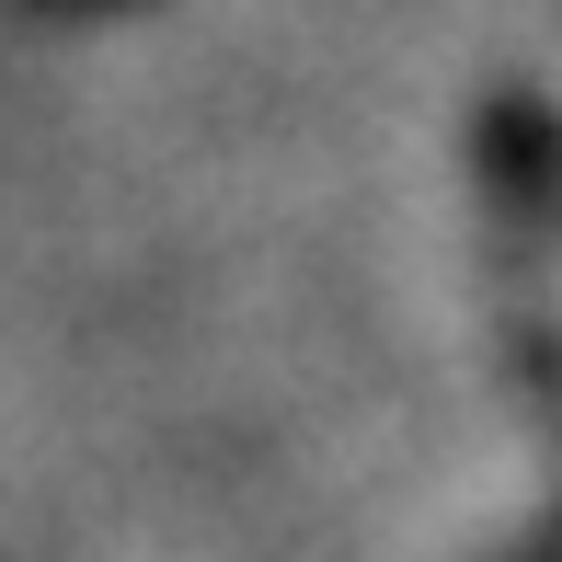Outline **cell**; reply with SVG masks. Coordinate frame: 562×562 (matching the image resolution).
Returning a JSON list of instances; mask_svg holds the SVG:
<instances>
[{"label": "cell", "instance_id": "cell-1", "mask_svg": "<svg viewBox=\"0 0 562 562\" xmlns=\"http://www.w3.org/2000/svg\"><path fill=\"white\" fill-rule=\"evenodd\" d=\"M471 172H482V241H494L517 368L540 402H562V115L540 92H482Z\"/></svg>", "mask_w": 562, "mask_h": 562}, {"label": "cell", "instance_id": "cell-2", "mask_svg": "<svg viewBox=\"0 0 562 562\" xmlns=\"http://www.w3.org/2000/svg\"><path fill=\"white\" fill-rule=\"evenodd\" d=\"M46 12H126V0H46Z\"/></svg>", "mask_w": 562, "mask_h": 562}]
</instances>
